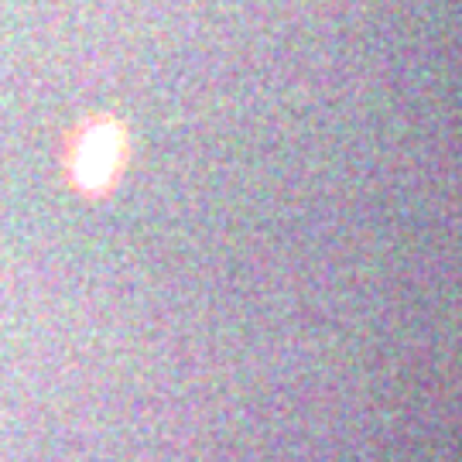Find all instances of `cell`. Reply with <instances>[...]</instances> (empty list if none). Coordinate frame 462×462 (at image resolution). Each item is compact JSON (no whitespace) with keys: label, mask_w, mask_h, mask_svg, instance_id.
Segmentation results:
<instances>
[{"label":"cell","mask_w":462,"mask_h":462,"mask_svg":"<svg viewBox=\"0 0 462 462\" xmlns=\"http://www.w3.org/2000/svg\"><path fill=\"white\" fill-rule=\"evenodd\" d=\"M116 134L110 127H99L86 137L83 144V154H79V179L83 182H103V179H110V171L116 165Z\"/></svg>","instance_id":"obj_1"}]
</instances>
